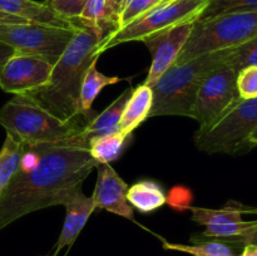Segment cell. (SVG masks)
<instances>
[{
	"label": "cell",
	"instance_id": "cb8c5ba5",
	"mask_svg": "<svg viewBox=\"0 0 257 256\" xmlns=\"http://www.w3.org/2000/svg\"><path fill=\"white\" fill-rule=\"evenodd\" d=\"M257 227L256 221H238V222L223 223V225H208L200 237L220 238L221 241H232L235 238L242 237L251 230Z\"/></svg>",
	"mask_w": 257,
	"mask_h": 256
},
{
	"label": "cell",
	"instance_id": "7a4b0ae2",
	"mask_svg": "<svg viewBox=\"0 0 257 256\" xmlns=\"http://www.w3.org/2000/svg\"><path fill=\"white\" fill-rule=\"evenodd\" d=\"M75 27L74 37L53 67L49 82L40 89L23 95L59 119L82 124L85 119L79 109L80 88L88 68L98 62L103 35L94 28Z\"/></svg>",
	"mask_w": 257,
	"mask_h": 256
},
{
	"label": "cell",
	"instance_id": "8992f818",
	"mask_svg": "<svg viewBox=\"0 0 257 256\" xmlns=\"http://www.w3.org/2000/svg\"><path fill=\"white\" fill-rule=\"evenodd\" d=\"M206 0H163L133 22L103 38L99 53L102 54L122 43L143 42L146 38L176 25L196 23L206 9Z\"/></svg>",
	"mask_w": 257,
	"mask_h": 256
},
{
	"label": "cell",
	"instance_id": "d6986e66",
	"mask_svg": "<svg viewBox=\"0 0 257 256\" xmlns=\"http://www.w3.org/2000/svg\"><path fill=\"white\" fill-rule=\"evenodd\" d=\"M97 62L93 63L89 68H88L87 73L83 79L82 88H80V97H79V109L82 117L87 120V123L92 119L90 114H92V104L94 102L95 98L98 97L103 88L107 85L115 84V83L120 82V78L118 77H109L95 68Z\"/></svg>",
	"mask_w": 257,
	"mask_h": 256
},
{
	"label": "cell",
	"instance_id": "6da1fadb",
	"mask_svg": "<svg viewBox=\"0 0 257 256\" xmlns=\"http://www.w3.org/2000/svg\"><path fill=\"white\" fill-rule=\"evenodd\" d=\"M97 167L82 131L60 142L24 146L19 171L0 197V231L30 212L64 206Z\"/></svg>",
	"mask_w": 257,
	"mask_h": 256
},
{
	"label": "cell",
	"instance_id": "2e32d148",
	"mask_svg": "<svg viewBox=\"0 0 257 256\" xmlns=\"http://www.w3.org/2000/svg\"><path fill=\"white\" fill-rule=\"evenodd\" d=\"M72 24L94 28L104 38L117 30L118 18L110 0H87L79 18Z\"/></svg>",
	"mask_w": 257,
	"mask_h": 256
},
{
	"label": "cell",
	"instance_id": "e0dca14e",
	"mask_svg": "<svg viewBox=\"0 0 257 256\" xmlns=\"http://www.w3.org/2000/svg\"><path fill=\"white\" fill-rule=\"evenodd\" d=\"M132 89L127 88L119 97L115 98L114 102L110 103L102 113L95 115L83 127L82 133L89 140L93 136L107 135V133L119 131V122L122 118L123 110L127 104L128 98L131 97Z\"/></svg>",
	"mask_w": 257,
	"mask_h": 256
},
{
	"label": "cell",
	"instance_id": "d4e9b609",
	"mask_svg": "<svg viewBox=\"0 0 257 256\" xmlns=\"http://www.w3.org/2000/svg\"><path fill=\"white\" fill-rule=\"evenodd\" d=\"M207 5L200 19L217 17L222 14L257 10V0H206Z\"/></svg>",
	"mask_w": 257,
	"mask_h": 256
},
{
	"label": "cell",
	"instance_id": "f546056e",
	"mask_svg": "<svg viewBox=\"0 0 257 256\" xmlns=\"http://www.w3.org/2000/svg\"><path fill=\"white\" fill-rule=\"evenodd\" d=\"M226 242V241H225ZM227 243H235V245H246V243H255L257 245V227L251 230L250 232L246 233L242 237L235 238L232 241H227Z\"/></svg>",
	"mask_w": 257,
	"mask_h": 256
},
{
	"label": "cell",
	"instance_id": "30bf717a",
	"mask_svg": "<svg viewBox=\"0 0 257 256\" xmlns=\"http://www.w3.org/2000/svg\"><path fill=\"white\" fill-rule=\"evenodd\" d=\"M53 67L45 58L15 53L0 72V88L15 95L35 92L49 82Z\"/></svg>",
	"mask_w": 257,
	"mask_h": 256
},
{
	"label": "cell",
	"instance_id": "1f68e13d",
	"mask_svg": "<svg viewBox=\"0 0 257 256\" xmlns=\"http://www.w3.org/2000/svg\"><path fill=\"white\" fill-rule=\"evenodd\" d=\"M22 23H32L28 20L22 19V18L13 17V15L5 14L0 12V24H22Z\"/></svg>",
	"mask_w": 257,
	"mask_h": 256
},
{
	"label": "cell",
	"instance_id": "484cf974",
	"mask_svg": "<svg viewBox=\"0 0 257 256\" xmlns=\"http://www.w3.org/2000/svg\"><path fill=\"white\" fill-rule=\"evenodd\" d=\"M257 65V37L251 38L247 42L230 48L226 67L238 72L242 68Z\"/></svg>",
	"mask_w": 257,
	"mask_h": 256
},
{
	"label": "cell",
	"instance_id": "4dcf8cb0",
	"mask_svg": "<svg viewBox=\"0 0 257 256\" xmlns=\"http://www.w3.org/2000/svg\"><path fill=\"white\" fill-rule=\"evenodd\" d=\"M14 54H15V50L13 49L12 47H9V45L0 42V72H2L5 63H7Z\"/></svg>",
	"mask_w": 257,
	"mask_h": 256
},
{
	"label": "cell",
	"instance_id": "d590c367",
	"mask_svg": "<svg viewBox=\"0 0 257 256\" xmlns=\"http://www.w3.org/2000/svg\"><path fill=\"white\" fill-rule=\"evenodd\" d=\"M53 256H55V255H53Z\"/></svg>",
	"mask_w": 257,
	"mask_h": 256
},
{
	"label": "cell",
	"instance_id": "5bb4252c",
	"mask_svg": "<svg viewBox=\"0 0 257 256\" xmlns=\"http://www.w3.org/2000/svg\"><path fill=\"white\" fill-rule=\"evenodd\" d=\"M0 12L32 23L57 27H74L70 22L55 14L48 4L34 0H0Z\"/></svg>",
	"mask_w": 257,
	"mask_h": 256
},
{
	"label": "cell",
	"instance_id": "603a6c76",
	"mask_svg": "<svg viewBox=\"0 0 257 256\" xmlns=\"http://www.w3.org/2000/svg\"><path fill=\"white\" fill-rule=\"evenodd\" d=\"M162 240V246L165 250L180 251V252L190 253L192 256H237L231 245L221 240L203 241V242H196L193 245H186V243H173Z\"/></svg>",
	"mask_w": 257,
	"mask_h": 256
},
{
	"label": "cell",
	"instance_id": "52a82bcc",
	"mask_svg": "<svg viewBox=\"0 0 257 256\" xmlns=\"http://www.w3.org/2000/svg\"><path fill=\"white\" fill-rule=\"evenodd\" d=\"M257 130V98L240 99L208 131L196 133V146L207 153L236 155L253 146L250 137Z\"/></svg>",
	"mask_w": 257,
	"mask_h": 256
},
{
	"label": "cell",
	"instance_id": "7402d4cb",
	"mask_svg": "<svg viewBox=\"0 0 257 256\" xmlns=\"http://www.w3.org/2000/svg\"><path fill=\"white\" fill-rule=\"evenodd\" d=\"M192 212V220L200 225H223V223L242 221V215L247 212H257V210H245L238 205H227L222 208H203L190 207Z\"/></svg>",
	"mask_w": 257,
	"mask_h": 256
},
{
	"label": "cell",
	"instance_id": "ac0fdd59",
	"mask_svg": "<svg viewBox=\"0 0 257 256\" xmlns=\"http://www.w3.org/2000/svg\"><path fill=\"white\" fill-rule=\"evenodd\" d=\"M127 200L130 205L140 212L150 213L162 207L167 201V196L160 183L142 180L128 187Z\"/></svg>",
	"mask_w": 257,
	"mask_h": 256
},
{
	"label": "cell",
	"instance_id": "e575fe53",
	"mask_svg": "<svg viewBox=\"0 0 257 256\" xmlns=\"http://www.w3.org/2000/svg\"><path fill=\"white\" fill-rule=\"evenodd\" d=\"M250 143L253 146V147H255V146H257V130L255 131V132L252 133V135H251V137H250Z\"/></svg>",
	"mask_w": 257,
	"mask_h": 256
},
{
	"label": "cell",
	"instance_id": "5b68a950",
	"mask_svg": "<svg viewBox=\"0 0 257 256\" xmlns=\"http://www.w3.org/2000/svg\"><path fill=\"white\" fill-rule=\"evenodd\" d=\"M257 37V10L198 19L173 65L192 58L237 47Z\"/></svg>",
	"mask_w": 257,
	"mask_h": 256
},
{
	"label": "cell",
	"instance_id": "9c48e42d",
	"mask_svg": "<svg viewBox=\"0 0 257 256\" xmlns=\"http://www.w3.org/2000/svg\"><path fill=\"white\" fill-rule=\"evenodd\" d=\"M237 72L228 67L215 69L198 89L190 118L198 123L197 133L206 132L241 99L236 88Z\"/></svg>",
	"mask_w": 257,
	"mask_h": 256
},
{
	"label": "cell",
	"instance_id": "ffe728a7",
	"mask_svg": "<svg viewBox=\"0 0 257 256\" xmlns=\"http://www.w3.org/2000/svg\"><path fill=\"white\" fill-rule=\"evenodd\" d=\"M131 136L124 135L120 131L107 133V135L93 136L88 140V151L98 166L110 163L120 157Z\"/></svg>",
	"mask_w": 257,
	"mask_h": 256
},
{
	"label": "cell",
	"instance_id": "8fae6325",
	"mask_svg": "<svg viewBox=\"0 0 257 256\" xmlns=\"http://www.w3.org/2000/svg\"><path fill=\"white\" fill-rule=\"evenodd\" d=\"M195 23L176 25L160 33L151 35L143 40L152 55L150 70L145 84L152 88L158 82L163 73L170 69L176 63L178 54L185 47Z\"/></svg>",
	"mask_w": 257,
	"mask_h": 256
},
{
	"label": "cell",
	"instance_id": "83f0119b",
	"mask_svg": "<svg viewBox=\"0 0 257 256\" xmlns=\"http://www.w3.org/2000/svg\"><path fill=\"white\" fill-rule=\"evenodd\" d=\"M85 3L87 0H47L45 4L49 5L62 19L72 23L79 18Z\"/></svg>",
	"mask_w": 257,
	"mask_h": 256
},
{
	"label": "cell",
	"instance_id": "ba28073f",
	"mask_svg": "<svg viewBox=\"0 0 257 256\" xmlns=\"http://www.w3.org/2000/svg\"><path fill=\"white\" fill-rule=\"evenodd\" d=\"M77 27H57L40 23L0 24V42L15 53L37 55L57 63L74 37Z\"/></svg>",
	"mask_w": 257,
	"mask_h": 256
},
{
	"label": "cell",
	"instance_id": "9a60e30c",
	"mask_svg": "<svg viewBox=\"0 0 257 256\" xmlns=\"http://www.w3.org/2000/svg\"><path fill=\"white\" fill-rule=\"evenodd\" d=\"M153 104V90L145 83L132 89L131 97L123 110L119 122V131L131 136L136 128L140 127L147 118H150Z\"/></svg>",
	"mask_w": 257,
	"mask_h": 256
},
{
	"label": "cell",
	"instance_id": "f1b7e54d",
	"mask_svg": "<svg viewBox=\"0 0 257 256\" xmlns=\"http://www.w3.org/2000/svg\"><path fill=\"white\" fill-rule=\"evenodd\" d=\"M161 2H163V0H131L127 7L119 14L117 29H119V28L127 25L128 23L137 19L138 17L147 13L148 10L160 4Z\"/></svg>",
	"mask_w": 257,
	"mask_h": 256
},
{
	"label": "cell",
	"instance_id": "44dd1931",
	"mask_svg": "<svg viewBox=\"0 0 257 256\" xmlns=\"http://www.w3.org/2000/svg\"><path fill=\"white\" fill-rule=\"evenodd\" d=\"M24 145L7 133L3 147L0 150V197L5 192L13 178L18 173L22 163Z\"/></svg>",
	"mask_w": 257,
	"mask_h": 256
},
{
	"label": "cell",
	"instance_id": "277c9868",
	"mask_svg": "<svg viewBox=\"0 0 257 256\" xmlns=\"http://www.w3.org/2000/svg\"><path fill=\"white\" fill-rule=\"evenodd\" d=\"M0 124L24 146L60 142L78 135L84 127L59 119L27 95H15L0 108Z\"/></svg>",
	"mask_w": 257,
	"mask_h": 256
},
{
	"label": "cell",
	"instance_id": "d6a6232c",
	"mask_svg": "<svg viewBox=\"0 0 257 256\" xmlns=\"http://www.w3.org/2000/svg\"><path fill=\"white\" fill-rule=\"evenodd\" d=\"M238 256H257V245H255V243H246V245H243L242 252Z\"/></svg>",
	"mask_w": 257,
	"mask_h": 256
},
{
	"label": "cell",
	"instance_id": "4fadbf2b",
	"mask_svg": "<svg viewBox=\"0 0 257 256\" xmlns=\"http://www.w3.org/2000/svg\"><path fill=\"white\" fill-rule=\"evenodd\" d=\"M64 206L65 220L63 223L62 232L58 237L57 245H55V256L62 248L67 247V246L70 247L73 245V242L77 240L79 233L82 232L85 223L89 220L90 215L97 208L92 196L90 197L85 196L80 188L75 190L70 195Z\"/></svg>",
	"mask_w": 257,
	"mask_h": 256
},
{
	"label": "cell",
	"instance_id": "4316f807",
	"mask_svg": "<svg viewBox=\"0 0 257 256\" xmlns=\"http://www.w3.org/2000/svg\"><path fill=\"white\" fill-rule=\"evenodd\" d=\"M236 88L241 99L257 98V65L238 70L236 75Z\"/></svg>",
	"mask_w": 257,
	"mask_h": 256
},
{
	"label": "cell",
	"instance_id": "3957f363",
	"mask_svg": "<svg viewBox=\"0 0 257 256\" xmlns=\"http://www.w3.org/2000/svg\"><path fill=\"white\" fill-rule=\"evenodd\" d=\"M230 48L192 58L172 65L152 87L153 104L150 118L160 115L190 117L198 89L211 72L225 67Z\"/></svg>",
	"mask_w": 257,
	"mask_h": 256
},
{
	"label": "cell",
	"instance_id": "7c38bea8",
	"mask_svg": "<svg viewBox=\"0 0 257 256\" xmlns=\"http://www.w3.org/2000/svg\"><path fill=\"white\" fill-rule=\"evenodd\" d=\"M97 168V182L92 195L97 208H103L131 221L135 220V212L127 200V183L115 172L110 163H103Z\"/></svg>",
	"mask_w": 257,
	"mask_h": 256
},
{
	"label": "cell",
	"instance_id": "836d02e7",
	"mask_svg": "<svg viewBox=\"0 0 257 256\" xmlns=\"http://www.w3.org/2000/svg\"><path fill=\"white\" fill-rule=\"evenodd\" d=\"M123 3H124V0H110V4H112L113 10H114V13H115V15H117V18H119L120 12H122Z\"/></svg>",
	"mask_w": 257,
	"mask_h": 256
}]
</instances>
